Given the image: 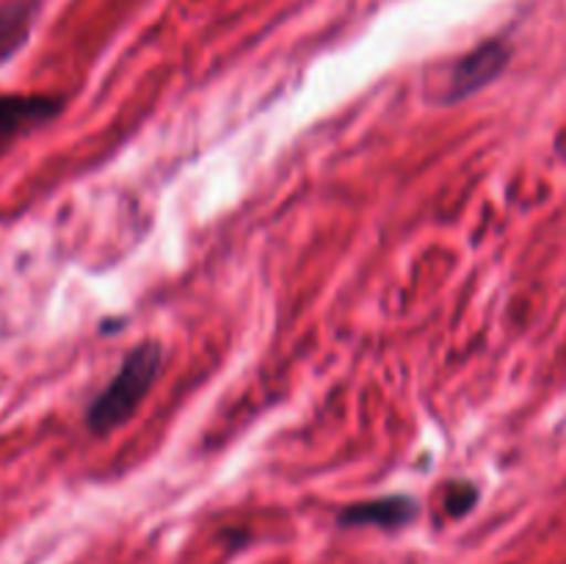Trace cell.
<instances>
[{"label":"cell","instance_id":"cell-3","mask_svg":"<svg viewBox=\"0 0 566 564\" xmlns=\"http://www.w3.org/2000/svg\"><path fill=\"white\" fill-rule=\"evenodd\" d=\"M64 111L55 94H0V155L28 133L50 125Z\"/></svg>","mask_w":566,"mask_h":564},{"label":"cell","instance_id":"cell-6","mask_svg":"<svg viewBox=\"0 0 566 564\" xmlns=\"http://www.w3.org/2000/svg\"><path fill=\"white\" fill-rule=\"evenodd\" d=\"M475 498H479L475 487H470V484L453 487V492L448 495V512H451L453 518L470 512V509H473V503H475Z\"/></svg>","mask_w":566,"mask_h":564},{"label":"cell","instance_id":"cell-1","mask_svg":"<svg viewBox=\"0 0 566 564\" xmlns=\"http://www.w3.org/2000/svg\"><path fill=\"white\" fill-rule=\"evenodd\" d=\"M160 365H164V348L158 341H144L122 359L119 370L114 379L105 385V390L88 404L86 409V426L92 435H111L119 429L122 424L136 415L144 398L155 387L160 376Z\"/></svg>","mask_w":566,"mask_h":564},{"label":"cell","instance_id":"cell-5","mask_svg":"<svg viewBox=\"0 0 566 564\" xmlns=\"http://www.w3.org/2000/svg\"><path fill=\"white\" fill-rule=\"evenodd\" d=\"M36 3L33 0H11L0 6V61L11 59L31 36Z\"/></svg>","mask_w":566,"mask_h":564},{"label":"cell","instance_id":"cell-4","mask_svg":"<svg viewBox=\"0 0 566 564\" xmlns=\"http://www.w3.org/2000/svg\"><path fill=\"white\" fill-rule=\"evenodd\" d=\"M418 514V503L407 495H387V498H374V501L354 503V506H346L337 520L340 525H352V529H359V525H374V529H401L409 520Z\"/></svg>","mask_w":566,"mask_h":564},{"label":"cell","instance_id":"cell-2","mask_svg":"<svg viewBox=\"0 0 566 564\" xmlns=\"http://www.w3.org/2000/svg\"><path fill=\"white\" fill-rule=\"evenodd\" d=\"M509 55H512V50H509L503 39H490V42L473 48L448 70L446 81H442V92L437 94V100L448 105L481 92L486 83H492L506 70Z\"/></svg>","mask_w":566,"mask_h":564}]
</instances>
